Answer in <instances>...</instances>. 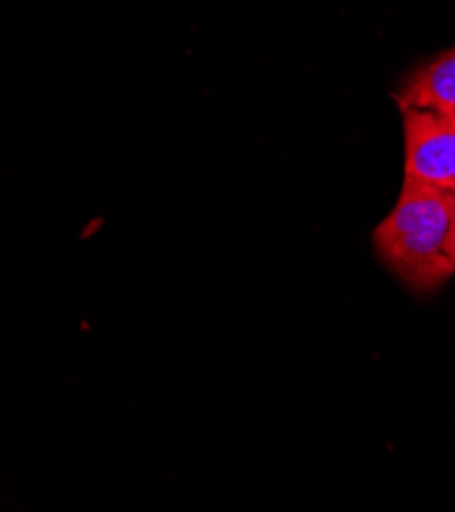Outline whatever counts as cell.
<instances>
[{"mask_svg": "<svg viewBox=\"0 0 455 512\" xmlns=\"http://www.w3.org/2000/svg\"><path fill=\"white\" fill-rule=\"evenodd\" d=\"M453 194L402 182L394 209L372 233L380 262L415 292H433L455 274L449 253Z\"/></svg>", "mask_w": 455, "mask_h": 512, "instance_id": "obj_1", "label": "cell"}, {"mask_svg": "<svg viewBox=\"0 0 455 512\" xmlns=\"http://www.w3.org/2000/svg\"><path fill=\"white\" fill-rule=\"evenodd\" d=\"M404 182L455 192V121L404 109Z\"/></svg>", "mask_w": 455, "mask_h": 512, "instance_id": "obj_2", "label": "cell"}, {"mask_svg": "<svg viewBox=\"0 0 455 512\" xmlns=\"http://www.w3.org/2000/svg\"><path fill=\"white\" fill-rule=\"evenodd\" d=\"M394 100L400 111L415 109L455 121V45L404 76Z\"/></svg>", "mask_w": 455, "mask_h": 512, "instance_id": "obj_3", "label": "cell"}, {"mask_svg": "<svg viewBox=\"0 0 455 512\" xmlns=\"http://www.w3.org/2000/svg\"><path fill=\"white\" fill-rule=\"evenodd\" d=\"M451 194H453V227H451V239H449V253L455 262V192Z\"/></svg>", "mask_w": 455, "mask_h": 512, "instance_id": "obj_4", "label": "cell"}]
</instances>
